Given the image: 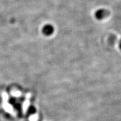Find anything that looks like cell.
Masks as SVG:
<instances>
[{"label": "cell", "mask_w": 121, "mask_h": 121, "mask_svg": "<svg viewBox=\"0 0 121 121\" xmlns=\"http://www.w3.org/2000/svg\"><path fill=\"white\" fill-rule=\"evenodd\" d=\"M110 14V12L105 9H100L96 10L95 13V17L97 20H102L105 19Z\"/></svg>", "instance_id": "obj_1"}, {"label": "cell", "mask_w": 121, "mask_h": 121, "mask_svg": "<svg viewBox=\"0 0 121 121\" xmlns=\"http://www.w3.org/2000/svg\"><path fill=\"white\" fill-rule=\"evenodd\" d=\"M54 31V28L53 26L51 24H47L45 25L42 28V33L47 37H49L53 34Z\"/></svg>", "instance_id": "obj_2"}, {"label": "cell", "mask_w": 121, "mask_h": 121, "mask_svg": "<svg viewBox=\"0 0 121 121\" xmlns=\"http://www.w3.org/2000/svg\"><path fill=\"white\" fill-rule=\"evenodd\" d=\"M118 45H119V49H120V50L121 51V39H120V40H119V41Z\"/></svg>", "instance_id": "obj_3"}]
</instances>
